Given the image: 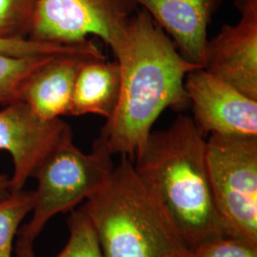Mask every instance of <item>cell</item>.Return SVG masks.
I'll return each instance as SVG.
<instances>
[{"mask_svg":"<svg viewBox=\"0 0 257 257\" xmlns=\"http://www.w3.org/2000/svg\"><path fill=\"white\" fill-rule=\"evenodd\" d=\"M113 55L121 70L119 97L96 140L111 156H127L135 162L160 114L190 106L185 79L202 67L186 59L143 9L130 18Z\"/></svg>","mask_w":257,"mask_h":257,"instance_id":"obj_1","label":"cell"},{"mask_svg":"<svg viewBox=\"0 0 257 257\" xmlns=\"http://www.w3.org/2000/svg\"><path fill=\"white\" fill-rule=\"evenodd\" d=\"M34 204V191L24 189L10 193L0 201V257H13L14 240Z\"/></svg>","mask_w":257,"mask_h":257,"instance_id":"obj_15","label":"cell"},{"mask_svg":"<svg viewBox=\"0 0 257 257\" xmlns=\"http://www.w3.org/2000/svg\"><path fill=\"white\" fill-rule=\"evenodd\" d=\"M11 176L0 175V201L5 199L11 193Z\"/></svg>","mask_w":257,"mask_h":257,"instance_id":"obj_19","label":"cell"},{"mask_svg":"<svg viewBox=\"0 0 257 257\" xmlns=\"http://www.w3.org/2000/svg\"><path fill=\"white\" fill-rule=\"evenodd\" d=\"M193 257H257V246L231 236H223L190 249Z\"/></svg>","mask_w":257,"mask_h":257,"instance_id":"obj_18","label":"cell"},{"mask_svg":"<svg viewBox=\"0 0 257 257\" xmlns=\"http://www.w3.org/2000/svg\"><path fill=\"white\" fill-rule=\"evenodd\" d=\"M61 118L44 119L25 102H13L0 110V151L14 163L11 193L24 189L56 144L71 132Z\"/></svg>","mask_w":257,"mask_h":257,"instance_id":"obj_8","label":"cell"},{"mask_svg":"<svg viewBox=\"0 0 257 257\" xmlns=\"http://www.w3.org/2000/svg\"><path fill=\"white\" fill-rule=\"evenodd\" d=\"M240 14L208 40L203 69L257 100V0H234Z\"/></svg>","mask_w":257,"mask_h":257,"instance_id":"obj_9","label":"cell"},{"mask_svg":"<svg viewBox=\"0 0 257 257\" xmlns=\"http://www.w3.org/2000/svg\"><path fill=\"white\" fill-rule=\"evenodd\" d=\"M109 150L95 139L90 154H84L69 132L37 168L35 204L31 220L20 226L19 238L34 243L56 214L74 208L97 193L113 170Z\"/></svg>","mask_w":257,"mask_h":257,"instance_id":"obj_4","label":"cell"},{"mask_svg":"<svg viewBox=\"0 0 257 257\" xmlns=\"http://www.w3.org/2000/svg\"><path fill=\"white\" fill-rule=\"evenodd\" d=\"M103 257H166L188 248L134 162L121 156L109 179L81 207Z\"/></svg>","mask_w":257,"mask_h":257,"instance_id":"obj_3","label":"cell"},{"mask_svg":"<svg viewBox=\"0 0 257 257\" xmlns=\"http://www.w3.org/2000/svg\"><path fill=\"white\" fill-rule=\"evenodd\" d=\"M136 7L133 0H37L28 39L81 45L93 36L114 53Z\"/></svg>","mask_w":257,"mask_h":257,"instance_id":"obj_6","label":"cell"},{"mask_svg":"<svg viewBox=\"0 0 257 257\" xmlns=\"http://www.w3.org/2000/svg\"><path fill=\"white\" fill-rule=\"evenodd\" d=\"M207 165L212 199L227 235L257 246V138L211 135Z\"/></svg>","mask_w":257,"mask_h":257,"instance_id":"obj_5","label":"cell"},{"mask_svg":"<svg viewBox=\"0 0 257 257\" xmlns=\"http://www.w3.org/2000/svg\"><path fill=\"white\" fill-rule=\"evenodd\" d=\"M89 57L95 56L66 54L50 57L28 77L20 100L44 119L69 115L76 76Z\"/></svg>","mask_w":257,"mask_h":257,"instance_id":"obj_11","label":"cell"},{"mask_svg":"<svg viewBox=\"0 0 257 257\" xmlns=\"http://www.w3.org/2000/svg\"><path fill=\"white\" fill-rule=\"evenodd\" d=\"M69 240L55 257H103L98 239L86 213L80 208L73 211L69 219ZM17 257H37L34 243L19 238L16 244Z\"/></svg>","mask_w":257,"mask_h":257,"instance_id":"obj_13","label":"cell"},{"mask_svg":"<svg viewBox=\"0 0 257 257\" xmlns=\"http://www.w3.org/2000/svg\"><path fill=\"white\" fill-rule=\"evenodd\" d=\"M185 89L192 118L204 136L257 138V100L203 68L187 75Z\"/></svg>","mask_w":257,"mask_h":257,"instance_id":"obj_7","label":"cell"},{"mask_svg":"<svg viewBox=\"0 0 257 257\" xmlns=\"http://www.w3.org/2000/svg\"><path fill=\"white\" fill-rule=\"evenodd\" d=\"M145 10L179 53L203 67L208 28L223 0H133Z\"/></svg>","mask_w":257,"mask_h":257,"instance_id":"obj_10","label":"cell"},{"mask_svg":"<svg viewBox=\"0 0 257 257\" xmlns=\"http://www.w3.org/2000/svg\"><path fill=\"white\" fill-rule=\"evenodd\" d=\"M37 0H0V38L28 39Z\"/></svg>","mask_w":257,"mask_h":257,"instance_id":"obj_16","label":"cell"},{"mask_svg":"<svg viewBox=\"0 0 257 257\" xmlns=\"http://www.w3.org/2000/svg\"><path fill=\"white\" fill-rule=\"evenodd\" d=\"M134 165L187 248L228 236L212 199L207 140L192 117L180 114L169 128L153 131Z\"/></svg>","mask_w":257,"mask_h":257,"instance_id":"obj_2","label":"cell"},{"mask_svg":"<svg viewBox=\"0 0 257 257\" xmlns=\"http://www.w3.org/2000/svg\"><path fill=\"white\" fill-rule=\"evenodd\" d=\"M52 56L0 54V105L20 100L28 77Z\"/></svg>","mask_w":257,"mask_h":257,"instance_id":"obj_14","label":"cell"},{"mask_svg":"<svg viewBox=\"0 0 257 257\" xmlns=\"http://www.w3.org/2000/svg\"><path fill=\"white\" fill-rule=\"evenodd\" d=\"M166 257H193L191 250L189 248H184L181 250H178V251H175L174 253H171L169 254L168 256Z\"/></svg>","mask_w":257,"mask_h":257,"instance_id":"obj_20","label":"cell"},{"mask_svg":"<svg viewBox=\"0 0 257 257\" xmlns=\"http://www.w3.org/2000/svg\"><path fill=\"white\" fill-rule=\"evenodd\" d=\"M0 54L11 55H55L80 54L103 57L101 51L92 41L81 45H58L38 42L31 39H1Z\"/></svg>","mask_w":257,"mask_h":257,"instance_id":"obj_17","label":"cell"},{"mask_svg":"<svg viewBox=\"0 0 257 257\" xmlns=\"http://www.w3.org/2000/svg\"><path fill=\"white\" fill-rule=\"evenodd\" d=\"M121 85L119 63L106 57H89L81 65L74 84L69 115L96 114L110 119Z\"/></svg>","mask_w":257,"mask_h":257,"instance_id":"obj_12","label":"cell"}]
</instances>
